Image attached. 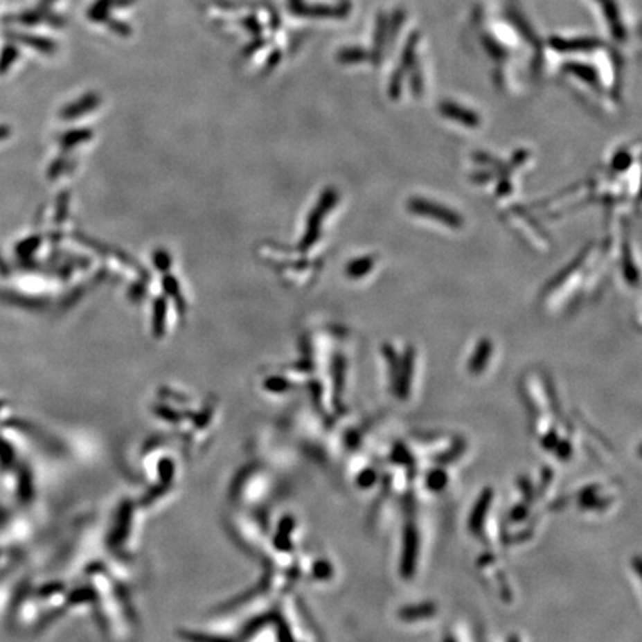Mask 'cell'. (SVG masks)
<instances>
[{
	"instance_id": "3",
	"label": "cell",
	"mask_w": 642,
	"mask_h": 642,
	"mask_svg": "<svg viewBox=\"0 0 642 642\" xmlns=\"http://www.w3.org/2000/svg\"><path fill=\"white\" fill-rule=\"evenodd\" d=\"M372 265H373V262L369 258H366L363 260H359L357 263L350 265L348 272H350L351 277H362V275H364L366 269L372 268Z\"/></svg>"
},
{
	"instance_id": "2",
	"label": "cell",
	"mask_w": 642,
	"mask_h": 642,
	"mask_svg": "<svg viewBox=\"0 0 642 642\" xmlns=\"http://www.w3.org/2000/svg\"><path fill=\"white\" fill-rule=\"evenodd\" d=\"M411 208L415 211V213H421V214H425V216H430L433 219H437V220H442L445 223H447V225H458V223H460V219H458L456 216H454V213L451 211H447L442 207H437V206H433V204L430 202H427V201H420V199H415L412 201L411 204Z\"/></svg>"
},
{
	"instance_id": "1",
	"label": "cell",
	"mask_w": 642,
	"mask_h": 642,
	"mask_svg": "<svg viewBox=\"0 0 642 642\" xmlns=\"http://www.w3.org/2000/svg\"><path fill=\"white\" fill-rule=\"evenodd\" d=\"M494 24L495 27L491 28V35L482 36V46H485L486 55L498 61L501 55L508 58L510 54L521 53L524 36H526L522 19L512 14L508 18H499V23L495 19Z\"/></svg>"
},
{
	"instance_id": "7",
	"label": "cell",
	"mask_w": 642,
	"mask_h": 642,
	"mask_svg": "<svg viewBox=\"0 0 642 642\" xmlns=\"http://www.w3.org/2000/svg\"><path fill=\"white\" fill-rule=\"evenodd\" d=\"M3 134H5V132H3V131H2V130H0V137H2V136H3Z\"/></svg>"
},
{
	"instance_id": "4",
	"label": "cell",
	"mask_w": 642,
	"mask_h": 642,
	"mask_svg": "<svg viewBox=\"0 0 642 642\" xmlns=\"http://www.w3.org/2000/svg\"><path fill=\"white\" fill-rule=\"evenodd\" d=\"M155 314H157V317H155V330H157V335H161L162 332V328H164V315H166V305H164V301H158L157 302V307H155Z\"/></svg>"
},
{
	"instance_id": "6",
	"label": "cell",
	"mask_w": 642,
	"mask_h": 642,
	"mask_svg": "<svg viewBox=\"0 0 642 642\" xmlns=\"http://www.w3.org/2000/svg\"><path fill=\"white\" fill-rule=\"evenodd\" d=\"M433 611H434L433 605L427 604V605H422V608H420V609H406V611H403V616H407V617H413L415 614H421V613H424V614H428V616H430V614L433 613Z\"/></svg>"
},
{
	"instance_id": "5",
	"label": "cell",
	"mask_w": 642,
	"mask_h": 642,
	"mask_svg": "<svg viewBox=\"0 0 642 642\" xmlns=\"http://www.w3.org/2000/svg\"><path fill=\"white\" fill-rule=\"evenodd\" d=\"M37 244H39V238H37V237H36V238L32 237V238L27 240V241H23V242L18 246V253H19V254H23V256H28V254L33 251V249L37 247Z\"/></svg>"
}]
</instances>
